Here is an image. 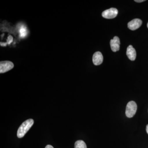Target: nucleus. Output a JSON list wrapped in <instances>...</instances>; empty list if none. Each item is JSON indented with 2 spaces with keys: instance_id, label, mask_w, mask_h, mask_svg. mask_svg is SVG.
Wrapping results in <instances>:
<instances>
[{
  "instance_id": "7ed1b4c3",
  "label": "nucleus",
  "mask_w": 148,
  "mask_h": 148,
  "mask_svg": "<svg viewBox=\"0 0 148 148\" xmlns=\"http://www.w3.org/2000/svg\"><path fill=\"white\" fill-rule=\"evenodd\" d=\"M13 63L10 61H3L0 62V73H3L12 70L14 68Z\"/></svg>"
},
{
  "instance_id": "9d476101",
  "label": "nucleus",
  "mask_w": 148,
  "mask_h": 148,
  "mask_svg": "<svg viewBox=\"0 0 148 148\" xmlns=\"http://www.w3.org/2000/svg\"><path fill=\"white\" fill-rule=\"evenodd\" d=\"M19 32H20V36L22 38H24L27 35V30L25 28H22L20 29Z\"/></svg>"
},
{
  "instance_id": "ddd939ff",
  "label": "nucleus",
  "mask_w": 148,
  "mask_h": 148,
  "mask_svg": "<svg viewBox=\"0 0 148 148\" xmlns=\"http://www.w3.org/2000/svg\"><path fill=\"white\" fill-rule=\"evenodd\" d=\"M45 148H54L52 147V146L50 145H47L45 147Z\"/></svg>"
},
{
  "instance_id": "f257e3e1",
  "label": "nucleus",
  "mask_w": 148,
  "mask_h": 148,
  "mask_svg": "<svg viewBox=\"0 0 148 148\" xmlns=\"http://www.w3.org/2000/svg\"><path fill=\"white\" fill-rule=\"evenodd\" d=\"M34 123V121L33 119H28L24 122L17 130V136L18 138H21L24 137L32 127Z\"/></svg>"
},
{
  "instance_id": "4468645a",
  "label": "nucleus",
  "mask_w": 148,
  "mask_h": 148,
  "mask_svg": "<svg viewBox=\"0 0 148 148\" xmlns=\"http://www.w3.org/2000/svg\"><path fill=\"white\" fill-rule=\"evenodd\" d=\"M146 131L148 134V124L147 125V126H146Z\"/></svg>"
},
{
  "instance_id": "39448f33",
  "label": "nucleus",
  "mask_w": 148,
  "mask_h": 148,
  "mask_svg": "<svg viewBox=\"0 0 148 148\" xmlns=\"http://www.w3.org/2000/svg\"><path fill=\"white\" fill-rule=\"evenodd\" d=\"M143 21L139 18H135L130 21L127 24V27L130 29L132 31L136 30L140 28L142 25Z\"/></svg>"
},
{
  "instance_id": "1a4fd4ad",
  "label": "nucleus",
  "mask_w": 148,
  "mask_h": 148,
  "mask_svg": "<svg viewBox=\"0 0 148 148\" xmlns=\"http://www.w3.org/2000/svg\"><path fill=\"white\" fill-rule=\"evenodd\" d=\"M75 148H87V147L84 141L78 140L75 143Z\"/></svg>"
},
{
  "instance_id": "f03ea898",
  "label": "nucleus",
  "mask_w": 148,
  "mask_h": 148,
  "mask_svg": "<svg viewBox=\"0 0 148 148\" xmlns=\"http://www.w3.org/2000/svg\"><path fill=\"white\" fill-rule=\"evenodd\" d=\"M137 110V105L134 101H131L126 106L125 115L128 118H132L135 115Z\"/></svg>"
},
{
  "instance_id": "f8f14e48",
  "label": "nucleus",
  "mask_w": 148,
  "mask_h": 148,
  "mask_svg": "<svg viewBox=\"0 0 148 148\" xmlns=\"http://www.w3.org/2000/svg\"><path fill=\"white\" fill-rule=\"evenodd\" d=\"M145 1V0H135V1L137 3H141Z\"/></svg>"
},
{
  "instance_id": "2eb2a0df",
  "label": "nucleus",
  "mask_w": 148,
  "mask_h": 148,
  "mask_svg": "<svg viewBox=\"0 0 148 148\" xmlns=\"http://www.w3.org/2000/svg\"><path fill=\"white\" fill-rule=\"evenodd\" d=\"M147 27H148V23H147Z\"/></svg>"
},
{
  "instance_id": "6e6552de",
  "label": "nucleus",
  "mask_w": 148,
  "mask_h": 148,
  "mask_svg": "<svg viewBox=\"0 0 148 148\" xmlns=\"http://www.w3.org/2000/svg\"><path fill=\"white\" fill-rule=\"evenodd\" d=\"M126 55L129 58L130 60L131 61L135 60L136 57V52L135 49L132 45H129L127 49Z\"/></svg>"
},
{
  "instance_id": "423d86ee",
  "label": "nucleus",
  "mask_w": 148,
  "mask_h": 148,
  "mask_svg": "<svg viewBox=\"0 0 148 148\" xmlns=\"http://www.w3.org/2000/svg\"><path fill=\"white\" fill-rule=\"evenodd\" d=\"M110 46L111 49L114 52H116L119 50L120 41L119 37L115 36L113 39L110 40Z\"/></svg>"
},
{
  "instance_id": "20e7f679",
  "label": "nucleus",
  "mask_w": 148,
  "mask_h": 148,
  "mask_svg": "<svg viewBox=\"0 0 148 148\" xmlns=\"http://www.w3.org/2000/svg\"><path fill=\"white\" fill-rule=\"evenodd\" d=\"M118 13V11L116 8H111L103 11L102 16L104 18L110 19L116 17Z\"/></svg>"
},
{
  "instance_id": "0eeeda50",
  "label": "nucleus",
  "mask_w": 148,
  "mask_h": 148,
  "mask_svg": "<svg viewBox=\"0 0 148 148\" xmlns=\"http://www.w3.org/2000/svg\"><path fill=\"white\" fill-rule=\"evenodd\" d=\"M103 56L101 52L97 51L94 53L92 56V62L95 66L101 65L103 63Z\"/></svg>"
},
{
  "instance_id": "9b49d317",
  "label": "nucleus",
  "mask_w": 148,
  "mask_h": 148,
  "mask_svg": "<svg viewBox=\"0 0 148 148\" xmlns=\"http://www.w3.org/2000/svg\"><path fill=\"white\" fill-rule=\"evenodd\" d=\"M12 40H13V38H12V36H10L7 40L8 44H10L12 42Z\"/></svg>"
}]
</instances>
